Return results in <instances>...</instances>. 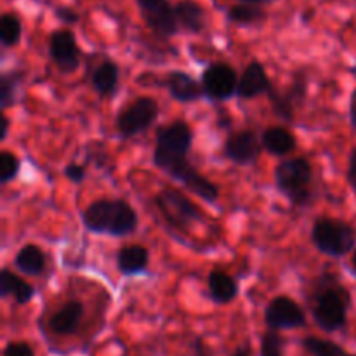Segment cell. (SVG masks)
I'll use <instances>...</instances> for the list:
<instances>
[{"label":"cell","mask_w":356,"mask_h":356,"mask_svg":"<svg viewBox=\"0 0 356 356\" xmlns=\"http://www.w3.org/2000/svg\"><path fill=\"white\" fill-rule=\"evenodd\" d=\"M193 146V131L184 120H174L159 129L153 148V165L174 181L183 184L190 193L207 204H216L221 197L218 184L198 172L188 160Z\"/></svg>","instance_id":"6da1fadb"},{"label":"cell","mask_w":356,"mask_h":356,"mask_svg":"<svg viewBox=\"0 0 356 356\" xmlns=\"http://www.w3.org/2000/svg\"><path fill=\"white\" fill-rule=\"evenodd\" d=\"M309 312L323 332H339L348 325L351 296L337 275H322L309 292Z\"/></svg>","instance_id":"7a4b0ae2"},{"label":"cell","mask_w":356,"mask_h":356,"mask_svg":"<svg viewBox=\"0 0 356 356\" xmlns=\"http://www.w3.org/2000/svg\"><path fill=\"white\" fill-rule=\"evenodd\" d=\"M82 225L94 235L124 238L132 235L139 226L138 212L122 198H99L82 211Z\"/></svg>","instance_id":"3957f363"},{"label":"cell","mask_w":356,"mask_h":356,"mask_svg":"<svg viewBox=\"0 0 356 356\" xmlns=\"http://www.w3.org/2000/svg\"><path fill=\"white\" fill-rule=\"evenodd\" d=\"M275 186L294 207H308L313 202V165L306 156L284 160L275 167Z\"/></svg>","instance_id":"277c9868"},{"label":"cell","mask_w":356,"mask_h":356,"mask_svg":"<svg viewBox=\"0 0 356 356\" xmlns=\"http://www.w3.org/2000/svg\"><path fill=\"white\" fill-rule=\"evenodd\" d=\"M312 243L323 256L343 257L355 250L356 229L350 222L323 216L313 222Z\"/></svg>","instance_id":"5b68a950"},{"label":"cell","mask_w":356,"mask_h":356,"mask_svg":"<svg viewBox=\"0 0 356 356\" xmlns=\"http://www.w3.org/2000/svg\"><path fill=\"white\" fill-rule=\"evenodd\" d=\"M160 113V106L156 99L149 96L136 97L129 104H125L117 115L115 127L122 139H131L134 136L148 131L156 122Z\"/></svg>","instance_id":"8992f818"},{"label":"cell","mask_w":356,"mask_h":356,"mask_svg":"<svg viewBox=\"0 0 356 356\" xmlns=\"http://www.w3.org/2000/svg\"><path fill=\"white\" fill-rule=\"evenodd\" d=\"M155 205L170 226L177 229H184L193 221H200L204 218L200 207L191 202L188 195L183 191L165 188L155 197Z\"/></svg>","instance_id":"52a82bcc"},{"label":"cell","mask_w":356,"mask_h":356,"mask_svg":"<svg viewBox=\"0 0 356 356\" xmlns=\"http://www.w3.org/2000/svg\"><path fill=\"white\" fill-rule=\"evenodd\" d=\"M238 79L235 68L228 63H211L202 73V89L204 96L212 101H228L236 96Z\"/></svg>","instance_id":"ba28073f"},{"label":"cell","mask_w":356,"mask_h":356,"mask_svg":"<svg viewBox=\"0 0 356 356\" xmlns=\"http://www.w3.org/2000/svg\"><path fill=\"white\" fill-rule=\"evenodd\" d=\"M268 330H292L306 327V315L301 306L287 296H277L264 309Z\"/></svg>","instance_id":"9c48e42d"},{"label":"cell","mask_w":356,"mask_h":356,"mask_svg":"<svg viewBox=\"0 0 356 356\" xmlns=\"http://www.w3.org/2000/svg\"><path fill=\"white\" fill-rule=\"evenodd\" d=\"M146 26L159 37H172L179 31L176 10L169 0H136Z\"/></svg>","instance_id":"30bf717a"},{"label":"cell","mask_w":356,"mask_h":356,"mask_svg":"<svg viewBox=\"0 0 356 356\" xmlns=\"http://www.w3.org/2000/svg\"><path fill=\"white\" fill-rule=\"evenodd\" d=\"M49 58L61 73H73L80 66V49L72 30L52 31L49 37Z\"/></svg>","instance_id":"8fae6325"},{"label":"cell","mask_w":356,"mask_h":356,"mask_svg":"<svg viewBox=\"0 0 356 356\" xmlns=\"http://www.w3.org/2000/svg\"><path fill=\"white\" fill-rule=\"evenodd\" d=\"M261 152H263L261 138H257L256 132L249 131V129L229 134L225 141V148H222V153L229 162L242 167L256 163Z\"/></svg>","instance_id":"7c38bea8"},{"label":"cell","mask_w":356,"mask_h":356,"mask_svg":"<svg viewBox=\"0 0 356 356\" xmlns=\"http://www.w3.org/2000/svg\"><path fill=\"white\" fill-rule=\"evenodd\" d=\"M271 90H273V83H271V79L270 75H268L263 63L250 61L238 79L236 97L245 101L256 99V97L263 96V94H266L268 96Z\"/></svg>","instance_id":"4fadbf2b"},{"label":"cell","mask_w":356,"mask_h":356,"mask_svg":"<svg viewBox=\"0 0 356 356\" xmlns=\"http://www.w3.org/2000/svg\"><path fill=\"white\" fill-rule=\"evenodd\" d=\"M83 318V305L79 299H70L49 318V329L56 336H72L80 329Z\"/></svg>","instance_id":"5bb4252c"},{"label":"cell","mask_w":356,"mask_h":356,"mask_svg":"<svg viewBox=\"0 0 356 356\" xmlns=\"http://www.w3.org/2000/svg\"><path fill=\"white\" fill-rule=\"evenodd\" d=\"M305 80H298V82L292 83L287 90H277L273 87V90L268 94V99H270L273 113L284 122L294 120L296 103L305 97Z\"/></svg>","instance_id":"9a60e30c"},{"label":"cell","mask_w":356,"mask_h":356,"mask_svg":"<svg viewBox=\"0 0 356 356\" xmlns=\"http://www.w3.org/2000/svg\"><path fill=\"white\" fill-rule=\"evenodd\" d=\"M165 87L170 97L179 103H195L204 96L202 83L197 82L190 73L179 72V70H174L167 75Z\"/></svg>","instance_id":"2e32d148"},{"label":"cell","mask_w":356,"mask_h":356,"mask_svg":"<svg viewBox=\"0 0 356 356\" xmlns=\"http://www.w3.org/2000/svg\"><path fill=\"white\" fill-rule=\"evenodd\" d=\"M149 266V252L145 245L129 243L124 245L117 254V268L124 277H134L143 273Z\"/></svg>","instance_id":"e0dca14e"},{"label":"cell","mask_w":356,"mask_h":356,"mask_svg":"<svg viewBox=\"0 0 356 356\" xmlns=\"http://www.w3.org/2000/svg\"><path fill=\"white\" fill-rule=\"evenodd\" d=\"M209 298L219 306L229 305L238 298V284L229 273L222 270H212L207 277Z\"/></svg>","instance_id":"ac0fdd59"},{"label":"cell","mask_w":356,"mask_h":356,"mask_svg":"<svg viewBox=\"0 0 356 356\" xmlns=\"http://www.w3.org/2000/svg\"><path fill=\"white\" fill-rule=\"evenodd\" d=\"M261 145H263L264 152H268L270 155L285 156L298 148V139L287 127L275 125V127H268L261 134Z\"/></svg>","instance_id":"d6986e66"},{"label":"cell","mask_w":356,"mask_h":356,"mask_svg":"<svg viewBox=\"0 0 356 356\" xmlns=\"http://www.w3.org/2000/svg\"><path fill=\"white\" fill-rule=\"evenodd\" d=\"M120 83V68L113 59H104L94 68L90 75V86L96 90L97 96H113Z\"/></svg>","instance_id":"ffe728a7"},{"label":"cell","mask_w":356,"mask_h":356,"mask_svg":"<svg viewBox=\"0 0 356 356\" xmlns=\"http://www.w3.org/2000/svg\"><path fill=\"white\" fill-rule=\"evenodd\" d=\"M0 296L13 298L17 305H28L33 299L35 287L9 268H3L0 275Z\"/></svg>","instance_id":"44dd1931"},{"label":"cell","mask_w":356,"mask_h":356,"mask_svg":"<svg viewBox=\"0 0 356 356\" xmlns=\"http://www.w3.org/2000/svg\"><path fill=\"white\" fill-rule=\"evenodd\" d=\"M13 263L14 268L23 275H26V277H38L45 271L47 257H45V252L40 247L35 245V243H26V245L17 250Z\"/></svg>","instance_id":"7402d4cb"},{"label":"cell","mask_w":356,"mask_h":356,"mask_svg":"<svg viewBox=\"0 0 356 356\" xmlns=\"http://www.w3.org/2000/svg\"><path fill=\"white\" fill-rule=\"evenodd\" d=\"M179 26L188 33H202L205 30V9L195 0H179L174 3Z\"/></svg>","instance_id":"603a6c76"},{"label":"cell","mask_w":356,"mask_h":356,"mask_svg":"<svg viewBox=\"0 0 356 356\" xmlns=\"http://www.w3.org/2000/svg\"><path fill=\"white\" fill-rule=\"evenodd\" d=\"M229 23L240 24V26H250V24H259L266 19V13L261 6L252 3H235L226 13Z\"/></svg>","instance_id":"cb8c5ba5"},{"label":"cell","mask_w":356,"mask_h":356,"mask_svg":"<svg viewBox=\"0 0 356 356\" xmlns=\"http://www.w3.org/2000/svg\"><path fill=\"white\" fill-rule=\"evenodd\" d=\"M23 35V24L17 14L6 13L0 17V42L3 47H14L19 44Z\"/></svg>","instance_id":"d4e9b609"},{"label":"cell","mask_w":356,"mask_h":356,"mask_svg":"<svg viewBox=\"0 0 356 356\" xmlns=\"http://www.w3.org/2000/svg\"><path fill=\"white\" fill-rule=\"evenodd\" d=\"M302 348L308 351L312 356H356L348 353L346 350L339 346L337 343H332V341H327V339H320V337H305L301 341Z\"/></svg>","instance_id":"484cf974"},{"label":"cell","mask_w":356,"mask_h":356,"mask_svg":"<svg viewBox=\"0 0 356 356\" xmlns=\"http://www.w3.org/2000/svg\"><path fill=\"white\" fill-rule=\"evenodd\" d=\"M21 82V75L16 72L3 73L0 76V110L6 113L10 106L16 103V90Z\"/></svg>","instance_id":"4316f807"},{"label":"cell","mask_w":356,"mask_h":356,"mask_svg":"<svg viewBox=\"0 0 356 356\" xmlns=\"http://www.w3.org/2000/svg\"><path fill=\"white\" fill-rule=\"evenodd\" d=\"M259 356H285V339L278 330H268L261 336Z\"/></svg>","instance_id":"83f0119b"},{"label":"cell","mask_w":356,"mask_h":356,"mask_svg":"<svg viewBox=\"0 0 356 356\" xmlns=\"http://www.w3.org/2000/svg\"><path fill=\"white\" fill-rule=\"evenodd\" d=\"M21 162L13 152L9 149H2L0 152V183L9 184L19 176Z\"/></svg>","instance_id":"f1b7e54d"},{"label":"cell","mask_w":356,"mask_h":356,"mask_svg":"<svg viewBox=\"0 0 356 356\" xmlns=\"http://www.w3.org/2000/svg\"><path fill=\"white\" fill-rule=\"evenodd\" d=\"M2 356H35L33 348L24 341H10L6 348H3Z\"/></svg>","instance_id":"f546056e"},{"label":"cell","mask_w":356,"mask_h":356,"mask_svg":"<svg viewBox=\"0 0 356 356\" xmlns=\"http://www.w3.org/2000/svg\"><path fill=\"white\" fill-rule=\"evenodd\" d=\"M86 174H87V170H86V165H83V163L72 162L65 167V177L73 184L83 183V179H86Z\"/></svg>","instance_id":"4dcf8cb0"},{"label":"cell","mask_w":356,"mask_h":356,"mask_svg":"<svg viewBox=\"0 0 356 356\" xmlns=\"http://www.w3.org/2000/svg\"><path fill=\"white\" fill-rule=\"evenodd\" d=\"M54 14H56V17H58V19L65 24L79 23V13H76V10H73L72 7L59 6V7H56Z\"/></svg>","instance_id":"1f68e13d"},{"label":"cell","mask_w":356,"mask_h":356,"mask_svg":"<svg viewBox=\"0 0 356 356\" xmlns=\"http://www.w3.org/2000/svg\"><path fill=\"white\" fill-rule=\"evenodd\" d=\"M346 181L356 193V148L351 149L348 156V169H346Z\"/></svg>","instance_id":"d6a6232c"},{"label":"cell","mask_w":356,"mask_h":356,"mask_svg":"<svg viewBox=\"0 0 356 356\" xmlns=\"http://www.w3.org/2000/svg\"><path fill=\"white\" fill-rule=\"evenodd\" d=\"M229 356H252V348L249 344H242V346L236 348Z\"/></svg>","instance_id":"836d02e7"},{"label":"cell","mask_w":356,"mask_h":356,"mask_svg":"<svg viewBox=\"0 0 356 356\" xmlns=\"http://www.w3.org/2000/svg\"><path fill=\"white\" fill-rule=\"evenodd\" d=\"M9 127H10V120H9V117L3 113L2 115V132H0V139H2V141H6V139H7V134H9Z\"/></svg>","instance_id":"e575fe53"},{"label":"cell","mask_w":356,"mask_h":356,"mask_svg":"<svg viewBox=\"0 0 356 356\" xmlns=\"http://www.w3.org/2000/svg\"><path fill=\"white\" fill-rule=\"evenodd\" d=\"M350 118H351V125H353L355 131H356V97H353V103H351Z\"/></svg>","instance_id":"d590c367"},{"label":"cell","mask_w":356,"mask_h":356,"mask_svg":"<svg viewBox=\"0 0 356 356\" xmlns=\"http://www.w3.org/2000/svg\"><path fill=\"white\" fill-rule=\"evenodd\" d=\"M238 3H252V6H263V3H268L270 0H236Z\"/></svg>","instance_id":"8d00e7d4"},{"label":"cell","mask_w":356,"mask_h":356,"mask_svg":"<svg viewBox=\"0 0 356 356\" xmlns=\"http://www.w3.org/2000/svg\"><path fill=\"white\" fill-rule=\"evenodd\" d=\"M351 264H353V268H355V271H356V249H355V252H353V257H351Z\"/></svg>","instance_id":"74e56055"}]
</instances>
